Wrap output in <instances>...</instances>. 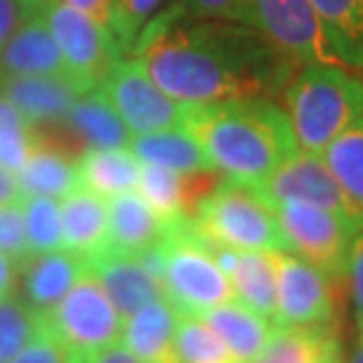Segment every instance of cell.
<instances>
[{"label": "cell", "instance_id": "ba28073f", "mask_svg": "<svg viewBox=\"0 0 363 363\" xmlns=\"http://www.w3.org/2000/svg\"><path fill=\"white\" fill-rule=\"evenodd\" d=\"M276 314L279 328H337L340 286L293 252L276 255Z\"/></svg>", "mask_w": 363, "mask_h": 363}, {"label": "cell", "instance_id": "5b68a950", "mask_svg": "<svg viewBox=\"0 0 363 363\" xmlns=\"http://www.w3.org/2000/svg\"><path fill=\"white\" fill-rule=\"evenodd\" d=\"M158 250L163 259L165 297L182 316H201L217 304L234 300L229 276L196 236L191 220L170 222Z\"/></svg>", "mask_w": 363, "mask_h": 363}, {"label": "cell", "instance_id": "1f68e13d", "mask_svg": "<svg viewBox=\"0 0 363 363\" xmlns=\"http://www.w3.org/2000/svg\"><path fill=\"white\" fill-rule=\"evenodd\" d=\"M33 142V125L28 118L0 94V163L12 172H19L31 156Z\"/></svg>", "mask_w": 363, "mask_h": 363}, {"label": "cell", "instance_id": "44dd1931", "mask_svg": "<svg viewBox=\"0 0 363 363\" xmlns=\"http://www.w3.org/2000/svg\"><path fill=\"white\" fill-rule=\"evenodd\" d=\"M201 318L220 335L227 350L234 354L236 363L255 361L274 330L269 318L259 316L257 311L234 300L208 309L206 314H201Z\"/></svg>", "mask_w": 363, "mask_h": 363}, {"label": "cell", "instance_id": "7bdbcfd3", "mask_svg": "<svg viewBox=\"0 0 363 363\" xmlns=\"http://www.w3.org/2000/svg\"><path fill=\"white\" fill-rule=\"evenodd\" d=\"M316 363H345L342 361V342H340V335H333L328 342H325L321 357Z\"/></svg>", "mask_w": 363, "mask_h": 363}, {"label": "cell", "instance_id": "2e32d148", "mask_svg": "<svg viewBox=\"0 0 363 363\" xmlns=\"http://www.w3.org/2000/svg\"><path fill=\"white\" fill-rule=\"evenodd\" d=\"M108 206V238L106 250L116 255L137 257L156 248L168 234V222L154 213L142 194L128 191L113 196Z\"/></svg>", "mask_w": 363, "mask_h": 363}, {"label": "cell", "instance_id": "4dcf8cb0", "mask_svg": "<svg viewBox=\"0 0 363 363\" xmlns=\"http://www.w3.org/2000/svg\"><path fill=\"white\" fill-rule=\"evenodd\" d=\"M26 222V241L31 255L62 250V210L57 199L48 196H24L21 199Z\"/></svg>", "mask_w": 363, "mask_h": 363}, {"label": "cell", "instance_id": "83f0119b", "mask_svg": "<svg viewBox=\"0 0 363 363\" xmlns=\"http://www.w3.org/2000/svg\"><path fill=\"white\" fill-rule=\"evenodd\" d=\"M337 328H276L252 363H316Z\"/></svg>", "mask_w": 363, "mask_h": 363}, {"label": "cell", "instance_id": "603a6c76", "mask_svg": "<svg viewBox=\"0 0 363 363\" xmlns=\"http://www.w3.org/2000/svg\"><path fill=\"white\" fill-rule=\"evenodd\" d=\"M276 255L272 250H236L229 267V281L234 288V300L272 318L276 314Z\"/></svg>", "mask_w": 363, "mask_h": 363}, {"label": "cell", "instance_id": "8d00e7d4", "mask_svg": "<svg viewBox=\"0 0 363 363\" xmlns=\"http://www.w3.org/2000/svg\"><path fill=\"white\" fill-rule=\"evenodd\" d=\"M347 290L354 309V321L363 330V229L352 243L350 262H347Z\"/></svg>", "mask_w": 363, "mask_h": 363}, {"label": "cell", "instance_id": "d6986e66", "mask_svg": "<svg viewBox=\"0 0 363 363\" xmlns=\"http://www.w3.org/2000/svg\"><path fill=\"white\" fill-rule=\"evenodd\" d=\"M182 314L168 300H154L123 321V347L142 363H177L175 335Z\"/></svg>", "mask_w": 363, "mask_h": 363}, {"label": "cell", "instance_id": "f546056e", "mask_svg": "<svg viewBox=\"0 0 363 363\" xmlns=\"http://www.w3.org/2000/svg\"><path fill=\"white\" fill-rule=\"evenodd\" d=\"M43 330L38 314L24 297H0V361H10Z\"/></svg>", "mask_w": 363, "mask_h": 363}, {"label": "cell", "instance_id": "ab89813d", "mask_svg": "<svg viewBox=\"0 0 363 363\" xmlns=\"http://www.w3.org/2000/svg\"><path fill=\"white\" fill-rule=\"evenodd\" d=\"M21 199H24V194H21L17 175H14L10 168H5V165L0 163V206H7V203H19Z\"/></svg>", "mask_w": 363, "mask_h": 363}, {"label": "cell", "instance_id": "7a4b0ae2", "mask_svg": "<svg viewBox=\"0 0 363 363\" xmlns=\"http://www.w3.org/2000/svg\"><path fill=\"white\" fill-rule=\"evenodd\" d=\"M184 128L220 175L250 186L300 151L286 108L267 97L186 106Z\"/></svg>", "mask_w": 363, "mask_h": 363}, {"label": "cell", "instance_id": "52a82bcc", "mask_svg": "<svg viewBox=\"0 0 363 363\" xmlns=\"http://www.w3.org/2000/svg\"><path fill=\"white\" fill-rule=\"evenodd\" d=\"M272 208L288 252L316 267L330 279L347 281L352 243L363 227L309 203L283 201Z\"/></svg>", "mask_w": 363, "mask_h": 363}, {"label": "cell", "instance_id": "3957f363", "mask_svg": "<svg viewBox=\"0 0 363 363\" xmlns=\"http://www.w3.org/2000/svg\"><path fill=\"white\" fill-rule=\"evenodd\" d=\"M283 101L300 151L321 156L335 137L363 121V81L342 64H307L288 81Z\"/></svg>", "mask_w": 363, "mask_h": 363}, {"label": "cell", "instance_id": "5bb4252c", "mask_svg": "<svg viewBox=\"0 0 363 363\" xmlns=\"http://www.w3.org/2000/svg\"><path fill=\"white\" fill-rule=\"evenodd\" d=\"M5 76H60L76 83L40 12V0L0 50V78Z\"/></svg>", "mask_w": 363, "mask_h": 363}, {"label": "cell", "instance_id": "277c9868", "mask_svg": "<svg viewBox=\"0 0 363 363\" xmlns=\"http://www.w3.org/2000/svg\"><path fill=\"white\" fill-rule=\"evenodd\" d=\"M191 227L206 248L288 252L274 208L255 186L236 179L222 177L201 201Z\"/></svg>", "mask_w": 363, "mask_h": 363}, {"label": "cell", "instance_id": "60d3db41", "mask_svg": "<svg viewBox=\"0 0 363 363\" xmlns=\"http://www.w3.org/2000/svg\"><path fill=\"white\" fill-rule=\"evenodd\" d=\"M88 363H142V361L137 359L128 347L111 345V347H106V350H101L99 354H94Z\"/></svg>", "mask_w": 363, "mask_h": 363}, {"label": "cell", "instance_id": "484cf974", "mask_svg": "<svg viewBox=\"0 0 363 363\" xmlns=\"http://www.w3.org/2000/svg\"><path fill=\"white\" fill-rule=\"evenodd\" d=\"M78 175L81 186L99 194L101 199H113L140 186L142 161L128 147L90 149L78 161Z\"/></svg>", "mask_w": 363, "mask_h": 363}, {"label": "cell", "instance_id": "d4e9b609", "mask_svg": "<svg viewBox=\"0 0 363 363\" xmlns=\"http://www.w3.org/2000/svg\"><path fill=\"white\" fill-rule=\"evenodd\" d=\"M17 179L24 196L64 199L67 194L81 186L78 158L35 140L31 156L24 163V168L17 172Z\"/></svg>", "mask_w": 363, "mask_h": 363}, {"label": "cell", "instance_id": "7c38bea8", "mask_svg": "<svg viewBox=\"0 0 363 363\" xmlns=\"http://www.w3.org/2000/svg\"><path fill=\"white\" fill-rule=\"evenodd\" d=\"M255 189L269 206L283 201L309 203V206L330 210L363 227V210L354 206L350 196L342 191V186L337 184V179L333 177L328 165L318 154L297 151Z\"/></svg>", "mask_w": 363, "mask_h": 363}, {"label": "cell", "instance_id": "d590c367", "mask_svg": "<svg viewBox=\"0 0 363 363\" xmlns=\"http://www.w3.org/2000/svg\"><path fill=\"white\" fill-rule=\"evenodd\" d=\"M7 363H78V361L71 357V354L45 330V325H43V330L38 335Z\"/></svg>", "mask_w": 363, "mask_h": 363}, {"label": "cell", "instance_id": "9a60e30c", "mask_svg": "<svg viewBox=\"0 0 363 363\" xmlns=\"http://www.w3.org/2000/svg\"><path fill=\"white\" fill-rule=\"evenodd\" d=\"M90 274L101 283L116 311L125 321L154 300H168L165 288L156 274H151L140 257L116 255V252H97L85 259Z\"/></svg>", "mask_w": 363, "mask_h": 363}, {"label": "cell", "instance_id": "e575fe53", "mask_svg": "<svg viewBox=\"0 0 363 363\" xmlns=\"http://www.w3.org/2000/svg\"><path fill=\"white\" fill-rule=\"evenodd\" d=\"M0 252L7 255L14 264H24L31 257L26 241V222L24 208L19 203H7L0 206Z\"/></svg>", "mask_w": 363, "mask_h": 363}, {"label": "cell", "instance_id": "ffe728a7", "mask_svg": "<svg viewBox=\"0 0 363 363\" xmlns=\"http://www.w3.org/2000/svg\"><path fill=\"white\" fill-rule=\"evenodd\" d=\"M64 250L88 259L106 250L108 206L99 194L85 186L74 189L60 203Z\"/></svg>", "mask_w": 363, "mask_h": 363}, {"label": "cell", "instance_id": "6da1fadb", "mask_svg": "<svg viewBox=\"0 0 363 363\" xmlns=\"http://www.w3.org/2000/svg\"><path fill=\"white\" fill-rule=\"evenodd\" d=\"M130 55L184 106L283 94L297 67L252 26L196 19L175 5L154 14Z\"/></svg>", "mask_w": 363, "mask_h": 363}, {"label": "cell", "instance_id": "b9f144b4", "mask_svg": "<svg viewBox=\"0 0 363 363\" xmlns=\"http://www.w3.org/2000/svg\"><path fill=\"white\" fill-rule=\"evenodd\" d=\"M17 276H19V267L14 264L7 255L0 252V297H7V295L14 293Z\"/></svg>", "mask_w": 363, "mask_h": 363}, {"label": "cell", "instance_id": "9c48e42d", "mask_svg": "<svg viewBox=\"0 0 363 363\" xmlns=\"http://www.w3.org/2000/svg\"><path fill=\"white\" fill-rule=\"evenodd\" d=\"M40 12L76 83L83 90L99 88L123 57L113 35L64 0H40Z\"/></svg>", "mask_w": 363, "mask_h": 363}, {"label": "cell", "instance_id": "f35d334b", "mask_svg": "<svg viewBox=\"0 0 363 363\" xmlns=\"http://www.w3.org/2000/svg\"><path fill=\"white\" fill-rule=\"evenodd\" d=\"M64 3L74 5L76 10L85 12L92 17L101 28H106L111 33V3L113 0H64Z\"/></svg>", "mask_w": 363, "mask_h": 363}, {"label": "cell", "instance_id": "74e56055", "mask_svg": "<svg viewBox=\"0 0 363 363\" xmlns=\"http://www.w3.org/2000/svg\"><path fill=\"white\" fill-rule=\"evenodd\" d=\"M38 0H0V50Z\"/></svg>", "mask_w": 363, "mask_h": 363}, {"label": "cell", "instance_id": "e0dca14e", "mask_svg": "<svg viewBox=\"0 0 363 363\" xmlns=\"http://www.w3.org/2000/svg\"><path fill=\"white\" fill-rule=\"evenodd\" d=\"M81 85L60 76H5L0 78V94L7 97L33 128L64 118L71 104L81 97Z\"/></svg>", "mask_w": 363, "mask_h": 363}, {"label": "cell", "instance_id": "30bf717a", "mask_svg": "<svg viewBox=\"0 0 363 363\" xmlns=\"http://www.w3.org/2000/svg\"><path fill=\"white\" fill-rule=\"evenodd\" d=\"M99 90L111 101L116 113L133 135L184 128L186 106L158 88L135 57L130 60L121 57L108 71L104 83L99 85Z\"/></svg>", "mask_w": 363, "mask_h": 363}, {"label": "cell", "instance_id": "ee69618b", "mask_svg": "<svg viewBox=\"0 0 363 363\" xmlns=\"http://www.w3.org/2000/svg\"><path fill=\"white\" fill-rule=\"evenodd\" d=\"M350 363H363V330H361L359 342H357V347H354V352L350 357Z\"/></svg>", "mask_w": 363, "mask_h": 363}, {"label": "cell", "instance_id": "f1b7e54d", "mask_svg": "<svg viewBox=\"0 0 363 363\" xmlns=\"http://www.w3.org/2000/svg\"><path fill=\"white\" fill-rule=\"evenodd\" d=\"M177 363H236L220 335L201 316H182L175 335Z\"/></svg>", "mask_w": 363, "mask_h": 363}, {"label": "cell", "instance_id": "f6af8a7d", "mask_svg": "<svg viewBox=\"0 0 363 363\" xmlns=\"http://www.w3.org/2000/svg\"><path fill=\"white\" fill-rule=\"evenodd\" d=\"M0 363H3V361H0Z\"/></svg>", "mask_w": 363, "mask_h": 363}, {"label": "cell", "instance_id": "8992f818", "mask_svg": "<svg viewBox=\"0 0 363 363\" xmlns=\"http://www.w3.org/2000/svg\"><path fill=\"white\" fill-rule=\"evenodd\" d=\"M45 330L78 363L118 342L123 318L90 269L78 279L62 302L43 314Z\"/></svg>", "mask_w": 363, "mask_h": 363}, {"label": "cell", "instance_id": "8fae6325", "mask_svg": "<svg viewBox=\"0 0 363 363\" xmlns=\"http://www.w3.org/2000/svg\"><path fill=\"white\" fill-rule=\"evenodd\" d=\"M33 137L81 161L90 149L128 147L133 133L99 88L83 92L64 118L33 128Z\"/></svg>", "mask_w": 363, "mask_h": 363}, {"label": "cell", "instance_id": "7402d4cb", "mask_svg": "<svg viewBox=\"0 0 363 363\" xmlns=\"http://www.w3.org/2000/svg\"><path fill=\"white\" fill-rule=\"evenodd\" d=\"M128 149L144 165H158L177 172L215 170L199 140L186 128H168L158 133H144L130 137Z\"/></svg>", "mask_w": 363, "mask_h": 363}, {"label": "cell", "instance_id": "cb8c5ba5", "mask_svg": "<svg viewBox=\"0 0 363 363\" xmlns=\"http://www.w3.org/2000/svg\"><path fill=\"white\" fill-rule=\"evenodd\" d=\"M311 5L337 62L363 71V0H311Z\"/></svg>", "mask_w": 363, "mask_h": 363}, {"label": "cell", "instance_id": "ac0fdd59", "mask_svg": "<svg viewBox=\"0 0 363 363\" xmlns=\"http://www.w3.org/2000/svg\"><path fill=\"white\" fill-rule=\"evenodd\" d=\"M19 272L24 300L38 314H48L62 302L71 286L88 272V262L81 255L62 248L43 252V255H31L24 264H19Z\"/></svg>", "mask_w": 363, "mask_h": 363}, {"label": "cell", "instance_id": "d6a6232c", "mask_svg": "<svg viewBox=\"0 0 363 363\" xmlns=\"http://www.w3.org/2000/svg\"><path fill=\"white\" fill-rule=\"evenodd\" d=\"M165 0H113L111 3V35L123 55H130L133 43L154 17Z\"/></svg>", "mask_w": 363, "mask_h": 363}, {"label": "cell", "instance_id": "4fadbf2b", "mask_svg": "<svg viewBox=\"0 0 363 363\" xmlns=\"http://www.w3.org/2000/svg\"><path fill=\"white\" fill-rule=\"evenodd\" d=\"M255 28L297 69L340 64L325 43L311 0H255Z\"/></svg>", "mask_w": 363, "mask_h": 363}, {"label": "cell", "instance_id": "836d02e7", "mask_svg": "<svg viewBox=\"0 0 363 363\" xmlns=\"http://www.w3.org/2000/svg\"><path fill=\"white\" fill-rule=\"evenodd\" d=\"M175 7L186 17L234 21L255 28V0H177Z\"/></svg>", "mask_w": 363, "mask_h": 363}, {"label": "cell", "instance_id": "4316f807", "mask_svg": "<svg viewBox=\"0 0 363 363\" xmlns=\"http://www.w3.org/2000/svg\"><path fill=\"white\" fill-rule=\"evenodd\" d=\"M321 158L354 206L363 210V121L335 137Z\"/></svg>", "mask_w": 363, "mask_h": 363}]
</instances>
